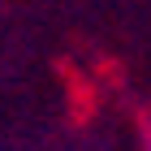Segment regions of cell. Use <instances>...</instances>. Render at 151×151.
<instances>
[{
	"instance_id": "cell-1",
	"label": "cell",
	"mask_w": 151,
	"mask_h": 151,
	"mask_svg": "<svg viewBox=\"0 0 151 151\" xmlns=\"http://www.w3.org/2000/svg\"><path fill=\"white\" fill-rule=\"evenodd\" d=\"M147 151H151V142H147Z\"/></svg>"
}]
</instances>
